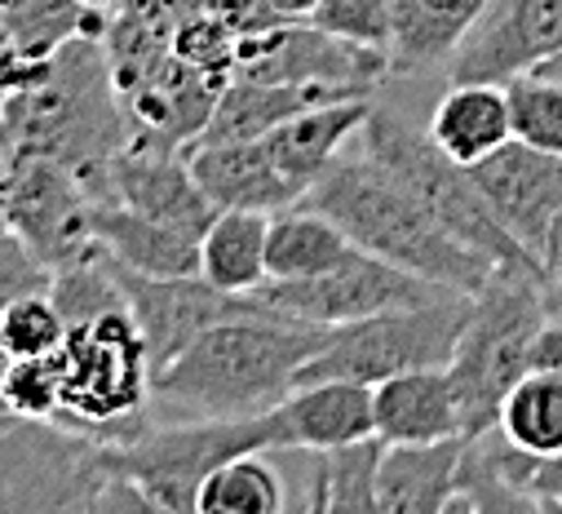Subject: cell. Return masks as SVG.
<instances>
[{
	"mask_svg": "<svg viewBox=\"0 0 562 514\" xmlns=\"http://www.w3.org/2000/svg\"><path fill=\"white\" fill-rule=\"evenodd\" d=\"M333 328L289 315H244L200 333L156 372L160 422H239L261 417L297 391L302 368Z\"/></svg>",
	"mask_w": 562,
	"mask_h": 514,
	"instance_id": "obj_1",
	"label": "cell"
},
{
	"mask_svg": "<svg viewBox=\"0 0 562 514\" xmlns=\"http://www.w3.org/2000/svg\"><path fill=\"white\" fill-rule=\"evenodd\" d=\"M133 147L124 98L93 36H71L36 85L5 93V156H54L76 169L98 200L111 195V169Z\"/></svg>",
	"mask_w": 562,
	"mask_h": 514,
	"instance_id": "obj_2",
	"label": "cell"
},
{
	"mask_svg": "<svg viewBox=\"0 0 562 514\" xmlns=\"http://www.w3.org/2000/svg\"><path fill=\"white\" fill-rule=\"evenodd\" d=\"M302 204L328 213L363 253H376L385 262L443 289L479 293L501 271L487 253L452 235L426 200L368 152L341 156Z\"/></svg>",
	"mask_w": 562,
	"mask_h": 514,
	"instance_id": "obj_3",
	"label": "cell"
},
{
	"mask_svg": "<svg viewBox=\"0 0 562 514\" xmlns=\"http://www.w3.org/2000/svg\"><path fill=\"white\" fill-rule=\"evenodd\" d=\"M0 510L5 514H160L133 483L124 448L54 417L5 413L0 426Z\"/></svg>",
	"mask_w": 562,
	"mask_h": 514,
	"instance_id": "obj_4",
	"label": "cell"
},
{
	"mask_svg": "<svg viewBox=\"0 0 562 514\" xmlns=\"http://www.w3.org/2000/svg\"><path fill=\"white\" fill-rule=\"evenodd\" d=\"M58 359H63V413L54 422H67L120 448L143 439L160 422L156 368L133 311H111L89 324H76Z\"/></svg>",
	"mask_w": 562,
	"mask_h": 514,
	"instance_id": "obj_5",
	"label": "cell"
},
{
	"mask_svg": "<svg viewBox=\"0 0 562 514\" xmlns=\"http://www.w3.org/2000/svg\"><path fill=\"white\" fill-rule=\"evenodd\" d=\"M549 315V284L536 271H496L487 289L474 293L470 324L448 364L465 435L496 426L509 391L536 368V342Z\"/></svg>",
	"mask_w": 562,
	"mask_h": 514,
	"instance_id": "obj_6",
	"label": "cell"
},
{
	"mask_svg": "<svg viewBox=\"0 0 562 514\" xmlns=\"http://www.w3.org/2000/svg\"><path fill=\"white\" fill-rule=\"evenodd\" d=\"M363 152L376 156L381 165H390L420 200L430 204V213L452 231L461 235L465 244H474L479 253H487L492 262L501 271H536L544 284L549 276L531 262V257L518 248V239L496 222V213L487 209L470 165L452 160L435 138H430V128L420 134V128H412L398 111L390 107H372L368 124H363Z\"/></svg>",
	"mask_w": 562,
	"mask_h": 514,
	"instance_id": "obj_7",
	"label": "cell"
},
{
	"mask_svg": "<svg viewBox=\"0 0 562 514\" xmlns=\"http://www.w3.org/2000/svg\"><path fill=\"white\" fill-rule=\"evenodd\" d=\"M474 293H448L420 306L381 311L355 324H337L324 350L302 368L297 386L311 381H363L376 386L416 368H448L470 324Z\"/></svg>",
	"mask_w": 562,
	"mask_h": 514,
	"instance_id": "obj_8",
	"label": "cell"
},
{
	"mask_svg": "<svg viewBox=\"0 0 562 514\" xmlns=\"http://www.w3.org/2000/svg\"><path fill=\"white\" fill-rule=\"evenodd\" d=\"M244 452H284L274 413L239 422H156L124 448V466L160 514H200L204 479Z\"/></svg>",
	"mask_w": 562,
	"mask_h": 514,
	"instance_id": "obj_9",
	"label": "cell"
},
{
	"mask_svg": "<svg viewBox=\"0 0 562 514\" xmlns=\"http://www.w3.org/2000/svg\"><path fill=\"white\" fill-rule=\"evenodd\" d=\"M457 289H443L435 280H420L376 253L355 248L346 262L311 276V280H266L257 289V298L266 306H274L279 315L289 320H306V324H355L381 311H398V306H420V302H435L448 298Z\"/></svg>",
	"mask_w": 562,
	"mask_h": 514,
	"instance_id": "obj_10",
	"label": "cell"
},
{
	"mask_svg": "<svg viewBox=\"0 0 562 514\" xmlns=\"http://www.w3.org/2000/svg\"><path fill=\"white\" fill-rule=\"evenodd\" d=\"M98 195L54 156H5V226L19 231L54 271L93 257Z\"/></svg>",
	"mask_w": 562,
	"mask_h": 514,
	"instance_id": "obj_11",
	"label": "cell"
},
{
	"mask_svg": "<svg viewBox=\"0 0 562 514\" xmlns=\"http://www.w3.org/2000/svg\"><path fill=\"white\" fill-rule=\"evenodd\" d=\"M487 209L518 239V248L549 276L562 244V156L509 138L487 160L470 165Z\"/></svg>",
	"mask_w": 562,
	"mask_h": 514,
	"instance_id": "obj_12",
	"label": "cell"
},
{
	"mask_svg": "<svg viewBox=\"0 0 562 514\" xmlns=\"http://www.w3.org/2000/svg\"><path fill=\"white\" fill-rule=\"evenodd\" d=\"M106 253V248H102ZM111 257V253H106ZM111 267L120 276V289L128 298V311L137 320L147 337V350H151V368H169L200 333H209L213 324H226V320H244V315H279L274 306H266L257 293H226L217 284H209L204 276H173V280H160V276H143V271H128L124 262Z\"/></svg>",
	"mask_w": 562,
	"mask_h": 514,
	"instance_id": "obj_13",
	"label": "cell"
},
{
	"mask_svg": "<svg viewBox=\"0 0 562 514\" xmlns=\"http://www.w3.org/2000/svg\"><path fill=\"white\" fill-rule=\"evenodd\" d=\"M235 76L266 85H337L359 98H376V89L390 80V54L328 36L315 23H284L239 41Z\"/></svg>",
	"mask_w": 562,
	"mask_h": 514,
	"instance_id": "obj_14",
	"label": "cell"
},
{
	"mask_svg": "<svg viewBox=\"0 0 562 514\" xmlns=\"http://www.w3.org/2000/svg\"><path fill=\"white\" fill-rule=\"evenodd\" d=\"M562 54V0H492L465 45L457 49L448 80L509 85Z\"/></svg>",
	"mask_w": 562,
	"mask_h": 514,
	"instance_id": "obj_15",
	"label": "cell"
},
{
	"mask_svg": "<svg viewBox=\"0 0 562 514\" xmlns=\"http://www.w3.org/2000/svg\"><path fill=\"white\" fill-rule=\"evenodd\" d=\"M222 80L204 76L200 67H191L187 58L169 54L156 71H147L137 85L120 89L124 98V115L133 128V147H169V152H187L217 111L222 102Z\"/></svg>",
	"mask_w": 562,
	"mask_h": 514,
	"instance_id": "obj_16",
	"label": "cell"
},
{
	"mask_svg": "<svg viewBox=\"0 0 562 514\" xmlns=\"http://www.w3.org/2000/svg\"><path fill=\"white\" fill-rule=\"evenodd\" d=\"M106 200H115L133 213H147L156 222L200 231V235L217 217V204L200 187L191 156L169 152V147H128L111 169V195Z\"/></svg>",
	"mask_w": 562,
	"mask_h": 514,
	"instance_id": "obj_17",
	"label": "cell"
},
{
	"mask_svg": "<svg viewBox=\"0 0 562 514\" xmlns=\"http://www.w3.org/2000/svg\"><path fill=\"white\" fill-rule=\"evenodd\" d=\"M372 98H346V102H324V107H311L284 124H274L270 134L261 138L270 160L279 165L302 200L311 195V187L346 156V143L363 134V124L372 115Z\"/></svg>",
	"mask_w": 562,
	"mask_h": 514,
	"instance_id": "obj_18",
	"label": "cell"
},
{
	"mask_svg": "<svg viewBox=\"0 0 562 514\" xmlns=\"http://www.w3.org/2000/svg\"><path fill=\"white\" fill-rule=\"evenodd\" d=\"M470 435L435 444H385L376 492L381 514H448L461 510V461Z\"/></svg>",
	"mask_w": 562,
	"mask_h": 514,
	"instance_id": "obj_19",
	"label": "cell"
},
{
	"mask_svg": "<svg viewBox=\"0 0 562 514\" xmlns=\"http://www.w3.org/2000/svg\"><path fill=\"white\" fill-rule=\"evenodd\" d=\"M279 448L297 452H324L350 439L376 435V409H372V386L363 381H311L274 404Z\"/></svg>",
	"mask_w": 562,
	"mask_h": 514,
	"instance_id": "obj_20",
	"label": "cell"
},
{
	"mask_svg": "<svg viewBox=\"0 0 562 514\" xmlns=\"http://www.w3.org/2000/svg\"><path fill=\"white\" fill-rule=\"evenodd\" d=\"M376 435L385 444H435L465 435L461 400L448 368H416L372 386Z\"/></svg>",
	"mask_w": 562,
	"mask_h": 514,
	"instance_id": "obj_21",
	"label": "cell"
},
{
	"mask_svg": "<svg viewBox=\"0 0 562 514\" xmlns=\"http://www.w3.org/2000/svg\"><path fill=\"white\" fill-rule=\"evenodd\" d=\"M191 169L200 178V187L209 191V200L217 209H261V213H279L302 204V191L279 174V165L270 160L261 138H244V143H195L187 147Z\"/></svg>",
	"mask_w": 562,
	"mask_h": 514,
	"instance_id": "obj_22",
	"label": "cell"
},
{
	"mask_svg": "<svg viewBox=\"0 0 562 514\" xmlns=\"http://www.w3.org/2000/svg\"><path fill=\"white\" fill-rule=\"evenodd\" d=\"M93 231L98 244L124 262L128 271H143V276H200V231L173 226V222H156L147 213H133L115 200H98L93 209Z\"/></svg>",
	"mask_w": 562,
	"mask_h": 514,
	"instance_id": "obj_23",
	"label": "cell"
},
{
	"mask_svg": "<svg viewBox=\"0 0 562 514\" xmlns=\"http://www.w3.org/2000/svg\"><path fill=\"white\" fill-rule=\"evenodd\" d=\"M492 0H394L390 76H420L430 67H452L457 49L483 19Z\"/></svg>",
	"mask_w": 562,
	"mask_h": 514,
	"instance_id": "obj_24",
	"label": "cell"
},
{
	"mask_svg": "<svg viewBox=\"0 0 562 514\" xmlns=\"http://www.w3.org/2000/svg\"><path fill=\"white\" fill-rule=\"evenodd\" d=\"M430 138L461 165L487 160L514 138V115L505 85L492 80H448V93L430 111Z\"/></svg>",
	"mask_w": 562,
	"mask_h": 514,
	"instance_id": "obj_25",
	"label": "cell"
},
{
	"mask_svg": "<svg viewBox=\"0 0 562 514\" xmlns=\"http://www.w3.org/2000/svg\"><path fill=\"white\" fill-rule=\"evenodd\" d=\"M266 244H270V213L217 209V217L200 239V276L226 293H257L270 280Z\"/></svg>",
	"mask_w": 562,
	"mask_h": 514,
	"instance_id": "obj_26",
	"label": "cell"
},
{
	"mask_svg": "<svg viewBox=\"0 0 562 514\" xmlns=\"http://www.w3.org/2000/svg\"><path fill=\"white\" fill-rule=\"evenodd\" d=\"M359 244L319 209L293 204L270 213V244H266V267L270 280H311L355 253Z\"/></svg>",
	"mask_w": 562,
	"mask_h": 514,
	"instance_id": "obj_27",
	"label": "cell"
},
{
	"mask_svg": "<svg viewBox=\"0 0 562 514\" xmlns=\"http://www.w3.org/2000/svg\"><path fill=\"white\" fill-rule=\"evenodd\" d=\"M381 457H385V439L381 435L350 439V444L315 452L311 492H306L302 510H311V514H324V510H355V514L381 510V492H376Z\"/></svg>",
	"mask_w": 562,
	"mask_h": 514,
	"instance_id": "obj_28",
	"label": "cell"
},
{
	"mask_svg": "<svg viewBox=\"0 0 562 514\" xmlns=\"http://www.w3.org/2000/svg\"><path fill=\"white\" fill-rule=\"evenodd\" d=\"M496 431L540 461L562 457V372L531 368L509 391Z\"/></svg>",
	"mask_w": 562,
	"mask_h": 514,
	"instance_id": "obj_29",
	"label": "cell"
},
{
	"mask_svg": "<svg viewBox=\"0 0 562 514\" xmlns=\"http://www.w3.org/2000/svg\"><path fill=\"white\" fill-rule=\"evenodd\" d=\"M289 505V488L266 452H244L217 466L200 488V514H279Z\"/></svg>",
	"mask_w": 562,
	"mask_h": 514,
	"instance_id": "obj_30",
	"label": "cell"
},
{
	"mask_svg": "<svg viewBox=\"0 0 562 514\" xmlns=\"http://www.w3.org/2000/svg\"><path fill=\"white\" fill-rule=\"evenodd\" d=\"M89 10L80 0H5V49L54 58L71 36H85Z\"/></svg>",
	"mask_w": 562,
	"mask_h": 514,
	"instance_id": "obj_31",
	"label": "cell"
},
{
	"mask_svg": "<svg viewBox=\"0 0 562 514\" xmlns=\"http://www.w3.org/2000/svg\"><path fill=\"white\" fill-rule=\"evenodd\" d=\"M509 115H514V138L562 156V76L527 71L505 85Z\"/></svg>",
	"mask_w": 562,
	"mask_h": 514,
	"instance_id": "obj_32",
	"label": "cell"
},
{
	"mask_svg": "<svg viewBox=\"0 0 562 514\" xmlns=\"http://www.w3.org/2000/svg\"><path fill=\"white\" fill-rule=\"evenodd\" d=\"M71 324L54 293H32L19 302H5L0 311V350L5 359H32V355H54L63 350Z\"/></svg>",
	"mask_w": 562,
	"mask_h": 514,
	"instance_id": "obj_33",
	"label": "cell"
},
{
	"mask_svg": "<svg viewBox=\"0 0 562 514\" xmlns=\"http://www.w3.org/2000/svg\"><path fill=\"white\" fill-rule=\"evenodd\" d=\"M0 395H5V413L58 417L63 413V359H58V350L32 355V359H10L5 377H0Z\"/></svg>",
	"mask_w": 562,
	"mask_h": 514,
	"instance_id": "obj_34",
	"label": "cell"
},
{
	"mask_svg": "<svg viewBox=\"0 0 562 514\" xmlns=\"http://www.w3.org/2000/svg\"><path fill=\"white\" fill-rule=\"evenodd\" d=\"M306 23L324 27L328 36H341L350 45L390 54V41H394V0H319Z\"/></svg>",
	"mask_w": 562,
	"mask_h": 514,
	"instance_id": "obj_35",
	"label": "cell"
},
{
	"mask_svg": "<svg viewBox=\"0 0 562 514\" xmlns=\"http://www.w3.org/2000/svg\"><path fill=\"white\" fill-rule=\"evenodd\" d=\"M173 54L187 58L191 67H200L204 76L231 85L235 63H239V36H235L213 10H200V14H191V19L173 32Z\"/></svg>",
	"mask_w": 562,
	"mask_h": 514,
	"instance_id": "obj_36",
	"label": "cell"
},
{
	"mask_svg": "<svg viewBox=\"0 0 562 514\" xmlns=\"http://www.w3.org/2000/svg\"><path fill=\"white\" fill-rule=\"evenodd\" d=\"M54 276L58 271L45 262V257L19 231L5 226V257H0V306L19 302V298H32V293H49Z\"/></svg>",
	"mask_w": 562,
	"mask_h": 514,
	"instance_id": "obj_37",
	"label": "cell"
},
{
	"mask_svg": "<svg viewBox=\"0 0 562 514\" xmlns=\"http://www.w3.org/2000/svg\"><path fill=\"white\" fill-rule=\"evenodd\" d=\"M204 10H213L239 41L248 36H261V32H274L284 27V10L274 5V0H204Z\"/></svg>",
	"mask_w": 562,
	"mask_h": 514,
	"instance_id": "obj_38",
	"label": "cell"
},
{
	"mask_svg": "<svg viewBox=\"0 0 562 514\" xmlns=\"http://www.w3.org/2000/svg\"><path fill=\"white\" fill-rule=\"evenodd\" d=\"M204 10V0H124V10L120 14H128V19H137V23H147V27H160V32H178L191 14H200Z\"/></svg>",
	"mask_w": 562,
	"mask_h": 514,
	"instance_id": "obj_39",
	"label": "cell"
},
{
	"mask_svg": "<svg viewBox=\"0 0 562 514\" xmlns=\"http://www.w3.org/2000/svg\"><path fill=\"white\" fill-rule=\"evenodd\" d=\"M536 368L562 372V315H549V324L540 328V342H536Z\"/></svg>",
	"mask_w": 562,
	"mask_h": 514,
	"instance_id": "obj_40",
	"label": "cell"
},
{
	"mask_svg": "<svg viewBox=\"0 0 562 514\" xmlns=\"http://www.w3.org/2000/svg\"><path fill=\"white\" fill-rule=\"evenodd\" d=\"M549 306H553V315H562V244H558L553 267H549Z\"/></svg>",
	"mask_w": 562,
	"mask_h": 514,
	"instance_id": "obj_41",
	"label": "cell"
},
{
	"mask_svg": "<svg viewBox=\"0 0 562 514\" xmlns=\"http://www.w3.org/2000/svg\"><path fill=\"white\" fill-rule=\"evenodd\" d=\"M274 5L284 10V19H289V23H306V19L315 14L319 0H274Z\"/></svg>",
	"mask_w": 562,
	"mask_h": 514,
	"instance_id": "obj_42",
	"label": "cell"
},
{
	"mask_svg": "<svg viewBox=\"0 0 562 514\" xmlns=\"http://www.w3.org/2000/svg\"><path fill=\"white\" fill-rule=\"evenodd\" d=\"M536 71H549V76H562V54H558V58H549L544 67H536Z\"/></svg>",
	"mask_w": 562,
	"mask_h": 514,
	"instance_id": "obj_43",
	"label": "cell"
}]
</instances>
